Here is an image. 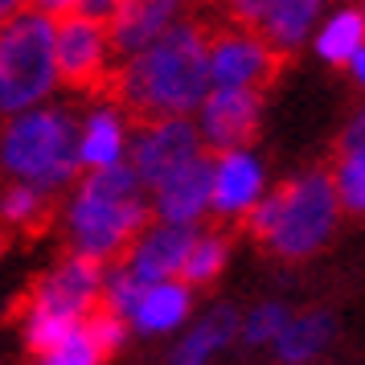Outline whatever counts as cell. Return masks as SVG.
Instances as JSON below:
<instances>
[{"mask_svg": "<svg viewBox=\"0 0 365 365\" xmlns=\"http://www.w3.org/2000/svg\"><path fill=\"white\" fill-rule=\"evenodd\" d=\"M205 37L210 29L197 17L177 21L173 29L152 37L148 46L123 53L111 70L107 91L135 119L140 115H189L210 91L205 70Z\"/></svg>", "mask_w": 365, "mask_h": 365, "instance_id": "6da1fadb", "label": "cell"}, {"mask_svg": "<svg viewBox=\"0 0 365 365\" xmlns=\"http://www.w3.org/2000/svg\"><path fill=\"white\" fill-rule=\"evenodd\" d=\"M148 217V189L128 165L83 168L53 201L62 247L95 263H115Z\"/></svg>", "mask_w": 365, "mask_h": 365, "instance_id": "7a4b0ae2", "label": "cell"}, {"mask_svg": "<svg viewBox=\"0 0 365 365\" xmlns=\"http://www.w3.org/2000/svg\"><path fill=\"white\" fill-rule=\"evenodd\" d=\"M341 217L329 168H304L283 185H271L238 226L283 263H308L332 247Z\"/></svg>", "mask_w": 365, "mask_h": 365, "instance_id": "3957f363", "label": "cell"}, {"mask_svg": "<svg viewBox=\"0 0 365 365\" xmlns=\"http://www.w3.org/2000/svg\"><path fill=\"white\" fill-rule=\"evenodd\" d=\"M74 115L78 107L58 95L37 107L0 115V181H25L58 197L78 177Z\"/></svg>", "mask_w": 365, "mask_h": 365, "instance_id": "277c9868", "label": "cell"}, {"mask_svg": "<svg viewBox=\"0 0 365 365\" xmlns=\"http://www.w3.org/2000/svg\"><path fill=\"white\" fill-rule=\"evenodd\" d=\"M103 267L86 255H74V250H62V259L50 263L41 275L34 279L29 296L17 312V329L21 341L29 353H46V349L86 316L99 308L103 299Z\"/></svg>", "mask_w": 365, "mask_h": 365, "instance_id": "5b68a950", "label": "cell"}, {"mask_svg": "<svg viewBox=\"0 0 365 365\" xmlns=\"http://www.w3.org/2000/svg\"><path fill=\"white\" fill-rule=\"evenodd\" d=\"M62 95L58 62H53V17L37 9H21L0 25V115Z\"/></svg>", "mask_w": 365, "mask_h": 365, "instance_id": "8992f818", "label": "cell"}, {"mask_svg": "<svg viewBox=\"0 0 365 365\" xmlns=\"http://www.w3.org/2000/svg\"><path fill=\"white\" fill-rule=\"evenodd\" d=\"M53 62H58L62 91H78V95L103 91L119 62L115 41L107 34V21L83 17V13L58 17L53 21Z\"/></svg>", "mask_w": 365, "mask_h": 365, "instance_id": "52a82bcc", "label": "cell"}, {"mask_svg": "<svg viewBox=\"0 0 365 365\" xmlns=\"http://www.w3.org/2000/svg\"><path fill=\"white\" fill-rule=\"evenodd\" d=\"M283 66V53L255 34L250 25L226 21L210 29L205 37V70H210V86H242V91H267L275 83Z\"/></svg>", "mask_w": 365, "mask_h": 365, "instance_id": "ba28073f", "label": "cell"}, {"mask_svg": "<svg viewBox=\"0 0 365 365\" xmlns=\"http://www.w3.org/2000/svg\"><path fill=\"white\" fill-rule=\"evenodd\" d=\"M197 152L205 148H201L197 128L189 115H140L132 123V140H128V168L148 189L165 173L193 160Z\"/></svg>", "mask_w": 365, "mask_h": 365, "instance_id": "9c48e42d", "label": "cell"}, {"mask_svg": "<svg viewBox=\"0 0 365 365\" xmlns=\"http://www.w3.org/2000/svg\"><path fill=\"white\" fill-rule=\"evenodd\" d=\"M267 189H271L267 160L255 144L210 152V222L238 226Z\"/></svg>", "mask_w": 365, "mask_h": 365, "instance_id": "30bf717a", "label": "cell"}, {"mask_svg": "<svg viewBox=\"0 0 365 365\" xmlns=\"http://www.w3.org/2000/svg\"><path fill=\"white\" fill-rule=\"evenodd\" d=\"M263 95L267 91H242V86H210L189 111L197 140L205 152L255 144L263 128Z\"/></svg>", "mask_w": 365, "mask_h": 365, "instance_id": "8fae6325", "label": "cell"}, {"mask_svg": "<svg viewBox=\"0 0 365 365\" xmlns=\"http://www.w3.org/2000/svg\"><path fill=\"white\" fill-rule=\"evenodd\" d=\"M135 115L103 86L95 99H86L74 115V156L83 168H115L128 165V140H132Z\"/></svg>", "mask_w": 365, "mask_h": 365, "instance_id": "7c38bea8", "label": "cell"}, {"mask_svg": "<svg viewBox=\"0 0 365 365\" xmlns=\"http://www.w3.org/2000/svg\"><path fill=\"white\" fill-rule=\"evenodd\" d=\"M193 312H197V292L181 275L140 279L123 308V324L132 332V341H173Z\"/></svg>", "mask_w": 365, "mask_h": 365, "instance_id": "4fadbf2b", "label": "cell"}, {"mask_svg": "<svg viewBox=\"0 0 365 365\" xmlns=\"http://www.w3.org/2000/svg\"><path fill=\"white\" fill-rule=\"evenodd\" d=\"M329 4L332 0H226V13H230V21L263 34L287 58L308 46L316 21L324 17Z\"/></svg>", "mask_w": 365, "mask_h": 365, "instance_id": "5bb4252c", "label": "cell"}, {"mask_svg": "<svg viewBox=\"0 0 365 365\" xmlns=\"http://www.w3.org/2000/svg\"><path fill=\"white\" fill-rule=\"evenodd\" d=\"M148 214L177 226L210 222V152H197L193 160H185L181 168L148 185Z\"/></svg>", "mask_w": 365, "mask_h": 365, "instance_id": "9a60e30c", "label": "cell"}, {"mask_svg": "<svg viewBox=\"0 0 365 365\" xmlns=\"http://www.w3.org/2000/svg\"><path fill=\"white\" fill-rule=\"evenodd\" d=\"M197 226H177V222H160V217H148L135 238L123 247L119 263L128 267L140 279H165V275H177L185 259V247H189V234Z\"/></svg>", "mask_w": 365, "mask_h": 365, "instance_id": "2e32d148", "label": "cell"}, {"mask_svg": "<svg viewBox=\"0 0 365 365\" xmlns=\"http://www.w3.org/2000/svg\"><path fill=\"white\" fill-rule=\"evenodd\" d=\"M193 4L197 0H119L115 13L107 17V34L115 41L119 58L148 46L152 37L173 29L177 21L193 17Z\"/></svg>", "mask_w": 365, "mask_h": 365, "instance_id": "e0dca14e", "label": "cell"}, {"mask_svg": "<svg viewBox=\"0 0 365 365\" xmlns=\"http://www.w3.org/2000/svg\"><path fill=\"white\" fill-rule=\"evenodd\" d=\"M238 345V308L230 304H214L205 312H193L168 349L173 365H210L222 353H230Z\"/></svg>", "mask_w": 365, "mask_h": 365, "instance_id": "ac0fdd59", "label": "cell"}, {"mask_svg": "<svg viewBox=\"0 0 365 365\" xmlns=\"http://www.w3.org/2000/svg\"><path fill=\"white\" fill-rule=\"evenodd\" d=\"M336 336H341V320L332 308H299V312L292 308L287 324L279 329L267 353L279 365H316L332 353Z\"/></svg>", "mask_w": 365, "mask_h": 365, "instance_id": "d6986e66", "label": "cell"}, {"mask_svg": "<svg viewBox=\"0 0 365 365\" xmlns=\"http://www.w3.org/2000/svg\"><path fill=\"white\" fill-rule=\"evenodd\" d=\"M308 50L332 70H341L357 50H365V13H361V4H353V0L329 4L324 17L316 21L312 37H308Z\"/></svg>", "mask_w": 365, "mask_h": 365, "instance_id": "ffe728a7", "label": "cell"}, {"mask_svg": "<svg viewBox=\"0 0 365 365\" xmlns=\"http://www.w3.org/2000/svg\"><path fill=\"white\" fill-rule=\"evenodd\" d=\"M329 181H332L336 201H341V214H361L365 210V119H361V111L349 119L345 132H341Z\"/></svg>", "mask_w": 365, "mask_h": 365, "instance_id": "44dd1931", "label": "cell"}, {"mask_svg": "<svg viewBox=\"0 0 365 365\" xmlns=\"http://www.w3.org/2000/svg\"><path fill=\"white\" fill-rule=\"evenodd\" d=\"M234 259V238H230V226L222 230V226H197V230L189 234V247H185V259H181V275L193 292H205V287H214L222 275H226V267Z\"/></svg>", "mask_w": 365, "mask_h": 365, "instance_id": "7402d4cb", "label": "cell"}, {"mask_svg": "<svg viewBox=\"0 0 365 365\" xmlns=\"http://www.w3.org/2000/svg\"><path fill=\"white\" fill-rule=\"evenodd\" d=\"M53 201L58 197L41 193L37 185L0 181V230L37 234L41 226H50L53 222Z\"/></svg>", "mask_w": 365, "mask_h": 365, "instance_id": "603a6c76", "label": "cell"}, {"mask_svg": "<svg viewBox=\"0 0 365 365\" xmlns=\"http://www.w3.org/2000/svg\"><path fill=\"white\" fill-rule=\"evenodd\" d=\"M287 316H292V308L283 299H259L255 308L238 312V345L242 349H271V341L287 324Z\"/></svg>", "mask_w": 365, "mask_h": 365, "instance_id": "cb8c5ba5", "label": "cell"}, {"mask_svg": "<svg viewBox=\"0 0 365 365\" xmlns=\"http://www.w3.org/2000/svg\"><path fill=\"white\" fill-rule=\"evenodd\" d=\"M37 361L41 365H103L107 357H103V349L95 345L86 320H78V324H70L46 353H37Z\"/></svg>", "mask_w": 365, "mask_h": 365, "instance_id": "d4e9b609", "label": "cell"}, {"mask_svg": "<svg viewBox=\"0 0 365 365\" xmlns=\"http://www.w3.org/2000/svg\"><path fill=\"white\" fill-rule=\"evenodd\" d=\"M86 329H91V336H95V345L103 349L107 361H111L115 353H123L128 341H132V332H128V324H123V316L111 312V308H103V304L86 316Z\"/></svg>", "mask_w": 365, "mask_h": 365, "instance_id": "484cf974", "label": "cell"}, {"mask_svg": "<svg viewBox=\"0 0 365 365\" xmlns=\"http://www.w3.org/2000/svg\"><path fill=\"white\" fill-rule=\"evenodd\" d=\"M29 9H37V13H46V17H66V13H74L78 9V0H29Z\"/></svg>", "mask_w": 365, "mask_h": 365, "instance_id": "4316f807", "label": "cell"}, {"mask_svg": "<svg viewBox=\"0 0 365 365\" xmlns=\"http://www.w3.org/2000/svg\"><path fill=\"white\" fill-rule=\"evenodd\" d=\"M119 0H78V9L74 13H83V17H95V21H107L111 13H115Z\"/></svg>", "mask_w": 365, "mask_h": 365, "instance_id": "83f0119b", "label": "cell"}, {"mask_svg": "<svg viewBox=\"0 0 365 365\" xmlns=\"http://www.w3.org/2000/svg\"><path fill=\"white\" fill-rule=\"evenodd\" d=\"M21 9H29V0H0V25L9 17H17Z\"/></svg>", "mask_w": 365, "mask_h": 365, "instance_id": "f1b7e54d", "label": "cell"}, {"mask_svg": "<svg viewBox=\"0 0 365 365\" xmlns=\"http://www.w3.org/2000/svg\"><path fill=\"white\" fill-rule=\"evenodd\" d=\"M0 250H4V230H0Z\"/></svg>", "mask_w": 365, "mask_h": 365, "instance_id": "f546056e", "label": "cell"}, {"mask_svg": "<svg viewBox=\"0 0 365 365\" xmlns=\"http://www.w3.org/2000/svg\"><path fill=\"white\" fill-rule=\"evenodd\" d=\"M222 4H226V0H222Z\"/></svg>", "mask_w": 365, "mask_h": 365, "instance_id": "4dcf8cb0", "label": "cell"}]
</instances>
